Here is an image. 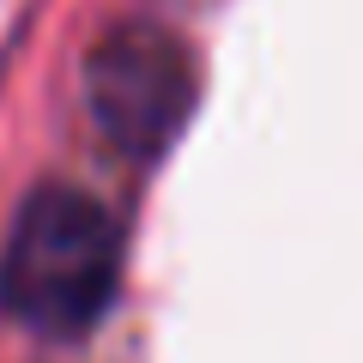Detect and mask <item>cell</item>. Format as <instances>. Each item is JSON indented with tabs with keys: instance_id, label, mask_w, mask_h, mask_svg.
Segmentation results:
<instances>
[{
	"instance_id": "cell-1",
	"label": "cell",
	"mask_w": 363,
	"mask_h": 363,
	"mask_svg": "<svg viewBox=\"0 0 363 363\" xmlns=\"http://www.w3.org/2000/svg\"><path fill=\"white\" fill-rule=\"evenodd\" d=\"M121 267H128L121 218L85 188L49 182L13 218L0 260V303L18 327L43 339H79L109 315Z\"/></svg>"
},
{
	"instance_id": "cell-2",
	"label": "cell",
	"mask_w": 363,
	"mask_h": 363,
	"mask_svg": "<svg viewBox=\"0 0 363 363\" xmlns=\"http://www.w3.org/2000/svg\"><path fill=\"white\" fill-rule=\"evenodd\" d=\"M194 61L157 25H116L85 55V109L133 164H157L194 116Z\"/></svg>"
}]
</instances>
